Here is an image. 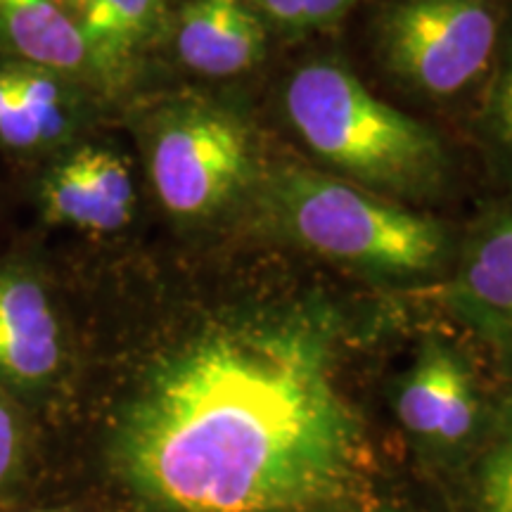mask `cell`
I'll return each instance as SVG.
<instances>
[{"label":"cell","instance_id":"3957f363","mask_svg":"<svg viewBox=\"0 0 512 512\" xmlns=\"http://www.w3.org/2000/svg\"><path fill=\"white\" fill-rule=\"evenodd\" d=\"M266 202L294 242L373 278H422L451 252L437 219L313 169H280Z\"/></svg>","mask_w":512,"mask_h":512},{"label":"cell","instance_id":"52a82bcc","mask_svg":"<svg viewBox=\"0 0 512 512\" xmlns=\"http://www.w3.org/2000/svg\"><path fill=\"white\" fill-rule=\"evenodd\" d=\"M477 392L456 351L430 342L403 377L396 413L406 430L441 444H458L477 420Z\"/></svg>","mask_w":512,"mask_h":512},{"label":"cell","instance_id":"2e32d148","mask_svg":"<svg viewBox=\"0 0 512 512\" xmlns=\"http://www.w3.org/2000/svg\"><path fill=\"white\" fill-rule=\"evenodd\" d=\"M486 131L498 152L512 164V41L505 50L486 102Z\"/></svg>","mask_w":512,"mask_h":512},{"label":"cell","instance_id":"ac0fdd59","mask_svg":"<svg viewBox=\"0 0 512 512\" xmlns=\"http://www.w3.org/2000/svg\"><path fill=\"white\" fill-rule=\"evenodd\" d=\"M15 446H17V432L12 415L3 401H0V482L10 472L12 460H15Z\"/></svg>","mask_w":512,"mask_h":512},{"label":"cell","instance_id":"4fadbf2b","mask_svg":"<svg viewBox=\"0 0 512 512\" xmlns=\"http://www.w3.org/2000/svg\"><path fill=\"white\" fill-rule=\"evenodd\" d=\"M482 512H512V408L479 465Z\"/></svg>","mask_w":512,"mask_h":512},{"label":"cell","instance_id":"8992f818","mask_svg":"<svg viewBox=\"0 0 512 512\" xmlns=\"http://www.w3.org/2000/svg\"><path fill=\"white\" fill-rule=\"evenodd\" d=\"M446 299L458 318L512 354V211H494L472 228Z\"/></svg>","mask_w":512,"mask_h":512},{"label":"cell","instance_id":"9c48e42d","mask_svg":"<svg viewBox=\"0 0 512 512\" xmlns=\"http://www.w3.org/2000/svg\"><path fill=\"white\" fill-rule=\"evenodd\" d=\"M60 363V328L43 287L24 275H0V373L41 382Z\"/></svg>","mask_w":512,"mask_h":512},{"label":"cell","instance_id":"277c9868","mask_svg":"<svg viewBox=\"0 0 512 512\" xmlns=\"http://www.w3.org/2000/svg\"><path fill=\"white\" fill-rule=\"evenodd\" d=\"M501 17L494 0H399L384 12L380 53L396 79L451 98L491 67Z\"/></svg>","mask_w":512,"mask_h":512},{"label":"cell","instance_id":"8fae6325","mask_svg":"<svg viewBox=\"0 0 512 512\" xmlns=\"http://www.w3.org/2000/svg\"><path fill=\"white\" fill-rule=\"evenodd\" d=\"M91 64L117 72L155 29L162 0H69Z\"/></svg>","mask_w":512,"mask_h":512},{"label":"cell","instance_id":"7c38bea8","mask_svg":"<svg viewBox=\"0 0 512 512\" xmlns=\"http://www.w3.org/2000/svg\"><path fill=\"white\" fill-rule=\"evenodd\" d=\"M48 219L55 223H69L93 233H112L131 221V211L119 209L107 200L105 192L83 162L81 152L69 157L48 176L43 188Z\"/></svg>","mask_w":512,"mask_h":512},{"label":"cell","instance_id":"7a4b0ae2","mask_svg":"<svg viewBox=\"0 0 512 512\" xmlns=\"http://www.w3.org/2000/svg\"><path fill=\"white\" fill-rule=\"evenodd\" d=\"M285 112L313 155L358 188L427 197L446 181L437 133L370 93L342 64H304L285 88Z\"/></svg>","mask_w":512,"mask_h":512},{"label":"cell","instance_id":"30bf717a","mask_svg":"<svg viewBox=\"0 0 512 512\" xmlns=\"http://www.w3.org/2000/svg\"><path fill=\"white\" fill-rule=\"evenodd\" d=\"M0 34L41 67L62 72L93 67L69 0H0Z\"/></svg>","mask_w":512,"mask_h":512},{"label":"cell","instance_id":"e0dca14e","mask_svg":"<svg viewBox=\"0 0 512 512\" xmlns=\"http://www.w3.org/2000/svg\"><path fill=\"white\" fill-rule=\"evenodd\" d=\"M0 140L12 147H31L41 143V128L27 107L22 105V100L17 98L15 86L10 88V98L0 107Z\"/></svg>","mask_w":512,"mask_h":512},{"label":"cell","instance_id":"5b68a950","mask_svg":"<svg viewBox=\"0 0 512 512\" xmlns=\"http://www.w3.org/2000/svg\"><path fill=\"white\" fill-rule=\"evenodd\" d=\"M254 171L245 124L216 105H183L166 112L150 145V176L174 216L216 214L245 188Z\"/></svg>","mask_w":512,"mask_h":512},{"label":"cell","instance_id":"5bb4252c","mask_svg":"<svg viewBox=\"0 0 512 512\" xmlns=\"http://www.w3.org/2000/svg\"><path fill=\"white\" fill-rule=\"evenodd\" d=\"M10 74L17 98L22 100V105L27 107L31 117L36 119L38 128H41V143L60 138L64 128H67V119H64L62 112V100L60 91H57V83L41 72Z\"/></svg>","mask_w":512,"mask_h":512},{"label":"cell","instance_id":"6da1fadb","mask_svg":"<svg viewBox=\"0 0 512 512\" xmlns=\"http://www.w3.org/2000/svg\"><path fill=\"white\" fill-rule=\"evenodd\" d=\"M330 306L209 325L157 363L121 418L119 472L164 512H306L347 491L363 422L339 384Z\"/></svg>","mask_w":512,"mask_h":512},{"label":"cell","instance_id":"9a60e30c","mask_svg":"<svg viewBox=\"0 0 512 512\" xmlns=\"http://www.w3.org/2000/svg\"><path fill=\"white\" fill-rule=\"evenodd\" d=\"M261 15L287 29H311L337 22L358 0H247Z\"/></svg>","mask_w":512,"mask_h":512},{"label":"cell","instance_id":"ba28073f","mask_svg":"<svg viewBox=\"0 0 512 512\" xmlns=\"http://www.w3.org/2000/svg\"><path fill=\"white\" fill-rule=\"evenodd\" d=\"M176 48L197 74H245L266 53L264 19L247 0H192L178 19Z\"/></svg>","mask_w":512,"mask_h":512}]
</instances>
